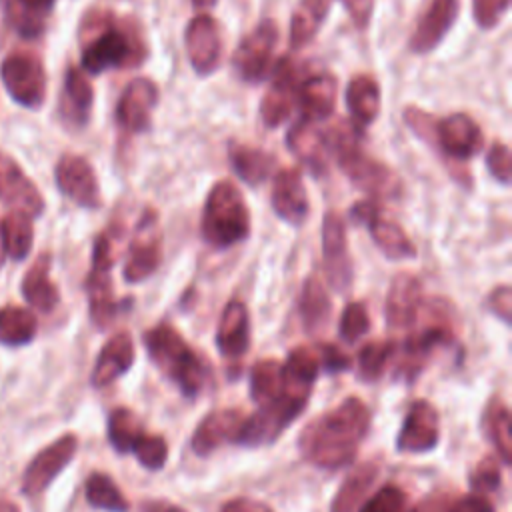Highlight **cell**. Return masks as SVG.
Returning <instances> with one entry per match:
<instances>
[{"label": "cell", "mask_w": 512, "mask_h": 512, "mask_svg": "<svg viewBox=\"0 0 512 512\" xmlns=\"http://www.w3.org/2000/svg\"><path fill=\"white\" fill-rule=\"evenodd\" d=\"M0 198L30 218L42 216L46 204L34 182L10 158L0 154Z\"/></svg>", "instance_id": "ffe728a7"}, {"label": "cell", "mask_w": 512, "mask_h": 512, "mask_svg": "<svg viewBox=\"0 0 512 512\" xmlns=\"http://www.w3.org/2000/svg\"><path fill=\"white\" fill-rule=\"evenodd\" d=\"M370 328V318H368V310L362 302H348L342 310L340 316V336L346 342H356L358 338H362Z\"/></svg>", "instance_id": "f6af8a7d"}, {"label": "cell", "mask_w": 512, "mask_h": 512, "mask_svg": "<svg viewBox=\"0 0 512 512\" xmlns=\"http://www.w3.org/2000/svg\"><path fill=\"white\" fill-rule=\"evenodd\" d=\"M94 104V90L82 68L70 66L64 76L60 114L72 126H84L90 120Z\"/></svg>", "instance_id": "4316f807"}, {"label": "cell", "mask_w": 512, "mask_h": 512, "mask_svg": "<svg viewBox=\"0 0 512 512\" xmlns=\"http://www.w3.org/2000/svg\"><path fill=\"white\" fill-rule=\"evenodd\" d=\"M500 480H502L500 466H498L496 458H492V456H484V458L476 464V468L470 472V486H472V490H476L480 496L498 490V488H500Z\"/></svg>", "instance_id": "7dc6e473"}, {"label": "cell", "mask_w": 512, "mask_h": 512, "mask_svg": "<svg viewBox=\"0 0 512 512\" xmlns=\"http://www.w3.org/2000/svg\"><path fill=\"white\" fill-rule=\"evenodd\" d=\"M0 512H20V508L10 500H0Z\"/></svg>", "instance_id": "6125c7cd"}, {"label": "cell", "mask_w": 512, "mask_h": 512, "mask_svg": "<svg viewBox=\"0 0 512 512\" xmlns=\"http://www.w3.org/2000/svg\"><path fill=\"white\" fill-rule=\"evenodd\" d=\"M486 168L494 180H498L502 186H508L512 180V162H510V148L496 140L490 144L486 152Z\"/></svg>", "instance_id": "f907efd6"}, {"label": "cell", "mask_w": 512, "mask_h": 512, "mask_svg": "<svg viewBox=\"0 0 512 512\" xmlns=\"http://www.w3.org/2000/svg\"><path fill=\"white\" fill-rule=\"evenodd\" d=\"M228 158L236 176L248 186H258L266 182L272 174L274 156H270L262 148L248 144H230Z\"/></svg>", "instance_id": "1f68e13d"}, {"label": "cell", "mask_w": 512, "mask_h": 512, "mask_svg": "<svg viewBox=\"0 0 512 512\" xmlns=\"http://www.w3.org/2000/svg\"><path fill=\"white\" fill-rule=\"evenodd\" d=\"M368 426V406L360 398L350 396L338 408L308 422L298 436V448L312 464L336 470L356 458Z\"/></svg>", "instance_id": "6da1fadb"}, {"label": "cell", "mask_w": 512, "mask_h": 512, "mask_svg": "<svg viewBox=\"0 0 512 512\" xmlns=\"http://www.w3.org/2000/svg\"><path fill=\"white\" fill-rule=\"evenodd\" d=\"M56 0H18L22 14L14 16V26L24 36H36L42 32V14L50 12Z\"/></svg>", "instance_id": "bcb514c9"}, {"label": "cell", "mask_w": 512, "mask_h": 512, "mask_svg": "<svg viewBox=\"0 0 512 512\" xmlns=\"http://www.w3.org/2000/svg\"><path fill=\"white\" fill-rule=\"evenodd\" d=\"M162 260V234L158 226V214L146 208L138 218L134 234L128 244L126 264L122 276L130 284H138L150 278Z\"/></svg>", "instance_id": "ba28073f"}, {"label": "cell", "mask_w": 512, "mask_h": 512, "mask_svg": "<svg viewBox=\"0 0 512 512\" xmlns=\"http://www.w3.org/2000/svg\"><path fill=\"white\" fill-rule=\"evenodd\" d=\"M288 150L308 168L314 176H324L328 172V146L324 132L316 122L300 118L286 132Z\"/></svg>", "instance_id": "7402d4cb"}, {"label": "cell", "mask_w": 512, "mask_h": 512, "mask_svg": "<svg viewBox=\"0 0 512 512\" xmlns=\"http://www.w3.org/2000/svg\"><path fill=\"white\" fill-rule=\"evenodd\" d=\"M0 78L10 98L24 108H40L46 100V72L38 56L14 52L4 58Z\"/></svg>", "instance_id": "52a82bcc"}, {"label": "cell", "mask_w": 512, "mask_h": 512, "mask_svg": "<svg viewBox=\"0 0 512 512\" xmlns=\"http://www.w3.org/2000/svg\"><path fill=\"white\" fill-rule=\"evenodd\" d=\"M242 422L244 414L236 408H222L206 414L190 438L192 452L198 456H208L224 442L234 444Z\"/></svg>", "instance_id": "603a6c76"}, {"label": "cell", "mask_w": 512, "mask_h": 512, "mask_svg": "<svg viewBox=\"0 0 512 512\" xmlns=\"http://www.w3.org/2000/svg\"><path fill=\"white\" fill-rule=\"evenodd\" d=\"M452 506V500L448 494H430L424 500H420L410 512H448Z\"/></svg>", "instance_id": "91938a15"}, {"label": "cell", "mask_w": 512, "mask_h": 512, "mask_svg": "<svg viewBox=\"0 0 512 512\" xmlns=\"http://www.w3.org/2000/svg\"><path fill=\"white\" fill-rule=\"evenodd\" d=\"M270 204L280 220L292 226L304 224L310 212V200L302 174L296 168H282L274 174Z\"/></svg>", "instance_id": "e0dca14e"}, {"label": "cell", "mask_w": 512, "mask_h": 512, "mask_svg": "<svg viewBox=\"0 0 512 512\" xmlns=\"http://www.w3.org/2000/svg\"><path fill=\"white\" fill-rule=\"evenodd\" d=\"M158 104V86L138 76L130 80L116 104V122L128 134H142L150 128L152 112Z\"/></svg>", "instance_id": "2e32d148"}, {"label": "cell", "mask_w": 512, "mask_h": 512, "mask_svg": "<svg viewBox=\"0 0 512 512\" xmlns=\"http://www.w3.org/2000/svg\"><path fill=\"white\" fill-rule=\"evenodd\" d=\"M336 92H338V82L332 74L320 72V74L308 76L296 88V102L302 110V118L318 122L332 116L334 104H336Z\"/></svg>", "instance_id": "d4e9b609"}, {"label": "cell", "mask_w": 512, "mask_h": 512, "mask_svg": "<svg viewBox=\"0 0 512 512\" xmlns=\"http://www.w3.org/2000/svg\"><path fill=\"white\" fill-rule=\"evenodd\" d=\"M422 284L420 280L410 274V272H400L392 278L388 294H386V304H384V314L386 322L390 328H408L416 322L418 312L424 304L422 298Z\"/></svg>", "instance_id": "44dd1931"}, {"label": "cell", "mask_w": 512, "mask_h": 512, "mask_svg": "<svg viewBox=\"0 0 512 512\" xmlns=\"http://www.w3.org/2000/svg\"><path fill=\"white\" fill-rule=\"evenodd\" d=\"M346 106L358 124H372L382 106V94L378 82L368 74L354 76L346 86Z\"/></svg>", "instance_id": "4dcf8cb0"}, {"label": "cell", "mask_w": 512, "mask_h": 512, "mask_svg": "<svg viewBox=\"0 0 512 512\" xmlns=\"http://www.w3.org/2000/svg\"><path fill=\"white\" fill-rule=\"evenodd\" d=\"M250 210L232 180H218L206 194L200 230L212 248H230L248 238Z\"/></svg>", "instance_id": "5b68a950"}, {"label": "cell", "mask_w": 512, "mask_h": 512, "mask_svg": "<svg viewBox=\"0 0 512 512\" xmlns=\"http://www.w3.org/2000/svg\"><path fill=\"white\" fill-rule=\"evenodd\" d=\"M510 0H472V16L474 22L482 30H490L498 26V22L508 12Z\"/></svg>", "instance_id": "816d5d0a"}, {"label": "cell", "mask_w": 512, "mask_h": 512, "mask_svg": "<svg viewBox=\"0 0 512 512\" xmlns=\"http://www.w3.org/2000/svg\"><path fill=\"white\" fill-rule=\"evenodd\" d=\"M82 70L96 76L110 68H134L146 60V40L136 22L94 10L82 22Z\"/></svg>", "instance_id": "7a4b0ae2"}, {"label": "cell", "mask_w": 512, "mask_h": 512, "mask_svg": "<svg viewBox=\"0 0 512 512\" xmlns=\"http://www.w3.org/2000/svg\"><path fill=\"white\" fill-rule=\"evenodd\" d=\"M84 286H86V294H88L90 318H92L94 326L104 330L116 318L118 308H120V304L114 298L110 272L90 270Z\"/></svg>", "instance_id": "836d02e7"}, {"label": "cell", "mask_w": 512, "mask_h": 512, "mask_svg": "<svg viewBox=\"0 0 512 512\" xmlns=\"http://www.w3.org/2000/svg\"><path fill=\"white\" fill-rule=\"evenodd\" d=\"M328 154L334 156L344 176L372 200L398 198L402 180L362 148V134L352 122H338L324 132Z\"/></svg>", "instance_id": "3957f363"}, {"label": "cell", "mask_w": 512, "mask_h": 512, "mask_svg": "<svg viewBox=\"0 0 512 512\" xmlns=\"http://www.w3.org/2000/svg\"><path fill=\"white\" fill-rule=\"evenodd\" d=\"M484 136L476 120L464 112L450 114L434 124L430 146L456 162H464L482 150Z\"/></svg>", "instance_id": "30bf717a"}, {"label": "cell", "mask_w": 512, "mask_h": 512, "mask_svg": "<svg viewBox=\"0 0 512 512\" xmlns=\"http://www.w3.org/2000/svg\"><path fill=\"white\" fill-rule=\"evenodd\" d=\"M440 440V422L436 408L426 400H416L400 428L396 448L400 452H428Z\"/></svg>", "instance_id": "d6986e66"}, {"label": "cell", "mask_w": 512, "mask_h": 512, "mask_svg": "<svg viewBox=\"0 0 512 512\" xmlns=\"http://www.w3.org/2000/svg\"><path fill=\"white\" fill-rule=\"evenodd\" d=\"M216 2H218V0H192L194 8H198V10H206V8H212Z\"/></svg>", "instance_id": "be15d7a7"}, {"label": "cell", "mask_w": 512, "mask_h": 512, "mask_svg": "<svg viewBox=\"0 0 512 512\" xmlns=\"http://www.w3.org/2000/svg\"><path fill=\"white\" fill-rule=\"evenodd\" d=\"M406 494L394 484L382 486L368 502L362 504L360 512H404Z\"/></svg>", "instance_id": "681fc988"}, {"label": "cell", "mask_w": 512, "mask_h": 512, "mask_svg": "<svg viewBox=\"0 0 512 512\" xmlns=\"http://www.w3.org/2000/svg\"><path fill=\"white\" fill-rule=\"evenodd\" d=\"M54 178L58 190L82 208H100L102 196L92 164L78 154H64L56 162Z\"/></svg>", "instance_id": "4fadbf2b"}, {"label": "cell", "mask_w": 512, "mask_h": 512, "mask_svg": "<svg viewBox=\"0 0 512 512\" xmlns=\"http://www.w3.org/2000/svg\"><path fill=\"white\" fill-rule=\"evenodd\" d=\"M488 308L506 324H510L512 318V290L508 284L496 286L488 296Z\"/></svg>", "instance_id": "11a10c76"}, {"label": "cell", "mask_w": 512, "mask_h": 512, "mask_svg": "<svg viewBox=\"0 0 512 512\" xmlns=\"http://www.w3.org/2000/svg\"><path fill=\"white\" fill-rule=\"evenodd\" d=\"M282 364L274 358H262L250 372V396L254 402L268 404L282 394Z\"/></svg>", "instance_id": "f35d334b"}, {"label": "cell", "mask_w": 512, "mask_h": 512, "mask_svg": "<svg viewBox=\"0 0 512 512\" xmlns=\"http://www.w3.org/2000/svg\"><path fill=\"white\" fill-rule=\"evenodd\" d=\"M144 434L138 416L124 406H118L108 416V440L116 452H132L140 436Z\"/></svg>", "instance_id": "ab89813d"}, {"label": "cell", "mask_w": 512, "mask_h": 512, "mask_svg": "<svg viewBox=\"0 0 512 512\" xmlns=\"http://www.w3.org/2000/svg\"><path fill=\"white\" fill-rule=\"evenodd\" d=\"M142 512H186V510L172 502H166V500H148L142 506Z\"/></svg>", "instance_id": "94428289"}, {"label": "cell", "mask_w": 512, "mask_h": 512, "mask_svg": "<svg viewBox=\"0 0 512 512\" xmlns=\"http://www.w3.org/2000/svg\"><path fill=\"white\" fill-rule=\"evenodd\" d=\"M378 464L374 462H364L360 466H356L346 480L340 484L338 492L334 494L330 512H356V508L360 506L362 498L366 496V492L372 488L374 480L378 478Z\"/></svg>", "instance_id": "e575fe53"}, {"label": "cell", "mask_w": 512, "mask_h": 512, "mask_svg": "<svg viewBox=\"0 0 512 512\" xmlns=\"http://www.w3.org/2000/svg\"><path fill=\"white\" fill-rule=\"evenodd\" d=\"M184 48L190 66L198 76L212 74L222 56L220 26L210 14H196L184 30Z\"/></svg>", "instance_id": "7c38bea8"}, {"label": "cell", "mask_w": 512, "mask_h": 512, "mask_svg": "<svg viewBox=\"0 0 512 512\" xmlns=\"http://www.w3.org/2000/svg\"><path fill=\"white\" fill-rule=\"evenodd\" d=\"M272 82L260 100V118L264 126L278 128L284 124L296 102L298 88V70L292 58L282 56L272 66Z\"/></svg>", "instance_id": "5bb4252c"}, {"label": "cell", "mask_w": 512, "mask_h": 512, "mask_svg": "<svg viewBox=\"0 0 512 512\" xmlns=\"http://www.w3.org/2000/svg\"><path fill=\"white\" fill-rule=\"evenodd\" d=\"M332 0H298L290 18V48L308 46L330 12Z\"/></svg>", "instance_id": "d6a6232c"}, {"label": "cell", "mask_w": 512, "mask_h": 512, "mask_svg": "<svg viewBox=\"0 0 512 512\" xmlns=\"http://www.w3.org/2000/svg\"><path fill=\"white\" fill-rule=\"evenodd\" d=\"M322 262L330 286L344 292L352 282V258L348 254L346 224L334 210H328L322 220Z\"/></svg>", "instance_id": "8fae6325"}, {"label": "cell", "mask_w": 512, "mask_h": 512, "mask_svg": "<svg viewBox=\"0 0 512 512\" xmlns=\"http://www.w3.org/2000/svg\"><path fill=\"white\" fill-rule=\"evenodd\" d=\"M220 512H274V510L260 500H254L248 496H238V498L224 502Z\"/></svg>", "instance_id": "680465c9"}, {"label": "cell", "mask_w": 512, "mask_h": 512, "mask_svg": "<svg viewBox=\"0 0 512 512\" xmlns=\"http://www.w3.org/2000/svg\"><path fill=\"white\" fill-rule=\"evenodd\" d=\"M316 356H318V364L320 368H324L326 372H344L352 366L350 356H346L336 344H328L322 342L316 346Z\"/></svg>", "instance_id": "f5cc1de1"}, {"label": "cell", "mask_w": 512, "mask_h": 512, "mask_svg": "<svg viewBox=\"0 0 512 512\" xmlns=\"http://www.w3.org/2000/svg\"><path fill=\"white\" fill-rule=\"evenodd\" d=\"M0 228H2L6 254L14 260H24L30 254V248H32V242H34L32 218L24 212L12 210L0 222Z\"/></svg>", "instance_id": "74e56055"}, {"label": "cell", "mask_w": 512, "mask_h": 512, "mask_svg": "<svg viewBox=\"0 0 512 512\" xmlns=\"http://www.w3.org/2000/svg\"><path fill=\"white\" fill-rule=\"evenodd\" d=\"M136 460L148 470H160L168 460V444L162 436L142 434L136 446L132 448Z\"/></svg>", "instance_id": "ee69618b"}, {"label": "cell", "mask_w": 512, "mask_h": 512, "mask_svg": "<svg viewBox=\"0 0 512 512\" xmlns=\"http://www.w3.org/2000/svg\"><path fill=\"white\" fill-rule=\"evenodd\" d=\"M86 500L90 506L106 512H126L128 502L120 488L112 482L110 476L102 472H92L86 478Z\"/></svg>", "instance_id": "60d3db41"}, {"label": "cell", "mask_w": 512, "mask_h": 512, "mask_svg": "<svg viewBox=\"0 0 512 512\" xmlns=\"http://www.w3.org/2000/svg\"><path fill=\"white\" fill-rule=\"evenodd\" d=\"M342 6L346 8L350 20L354 22L356 28H366L372 16V8H374V0H340Z\"/></svg>", "instance_id": "9f6ffc18"}, {"label": "cell", "mask_w": 512, "mask_h": 512, "mask_svg": "<svg viewBox=\"0 0 512 512\" xmlns=\"http://www.w3.org/2000/svg\"><path fill=\"white\" fill-rule=\"evenodd\" d=\"M50 262L52 256L48 252L40 254L34 260V264L26 270L20 284L24 300L44 314L52 312L60 302V292L56 284L50 280Z\"/></svg>", "instance_id": "83f0119b"}, {"label": "cell", "mask_w": 512, "mask_h": 512, "mask_svg": "<svg viewBox=\"0 0 512 512\" xmlns=\"http://www.w3.org/2000/svg\"><path fill=\"white\" fill-rule=\"evenodd\" d=\"M458 10L460 0H430L408 40L410 50L418 56L432 52L454 26Z\"/></svg>", "instance_id": "ac0fdd59"}, {"label": "cell", "mask_w": 512, "mask_h": 512, "mask_svg": "<svg viewBox=\"0 0 512 512\" xmlns=\"http://www.w3.org/2000/svg\"><path fill=\"white\" fill-rule=\"evenodd\" d=\"M216 346L228 360H238L246 354L250 346V316L244 302L230 300L224 306L216 328Z\"/></svg>", "instance_id": "cb8c5ba5"}, {"label": "cell", "mask_w": 512, "mask_h": 512, "mask_svg": "<svg viewBox=\"0 0 512 512\" xmlns=\"http://www.w3.org/2000/svg\"><path fill=\"white\" fill-rule=\"evenodd\" d=\"M6 246H4V238H2V228H0V268H2V264H4V260H6Z\"/></svg>", "instance_id": "e7e4bbea"}, {"label": "cell", "mask_w": 512, "mask_h": 512, "mask_svg": "<svg viewBox=\"0 0 512 512\" xmlns=\"http://www.w3.org/2000/svg\"><path fill=\"white\" fill-rule=\"evenodd\" d=\"M118 230H102L92 248V270L100 272H110L116 262V240H118Z\"/></svg>", "instance_id": "c3c4849f"}, {"label": "cell", "mask_w": 512, "mask_h": 512, "mask_svg": "<svg viewBox=\"0 0 512 512\" xmlns=\"http://www.w3.org/2000/svg\"><path fill=\"white\" fill-rule=\"evenodd\" d=\"M484 428L504 464L512 460V438H510V412L506 404L494 400L484 414Z\"/></svg>", "instance_id": "b9f144b4"}, {"label": "cell", "mask_w": 512, "mask_h": 512, "mask_svg": "<svg viewBox=\"0 0 512 512\" xmlns=\"http://www.w3.org/2000/svg\"><path fill=\"white\" fill-rule=\"evenodd\" d=\"M396 342L394 340H372L360 348L358 354V372L364 380H378L392 356L396 354Z\"/></svg>", "instance_id": "7bdbcfd3"}, {"label": "cell", "mask_w": 512, "mask_h": 512, "mask_svg": "<svg viewBox=\"0 0 512 512\" xmlns=\"http://www.w3.org/2000/svg\"><path fill=\"white\" fill-rule=\"evenodd\" d=\"M332 314V302L326 294L322 282L316 276H308L300 294V316L302 324L310 334L326 328Z\"/></svg>", "instance_id": "d590c367"}, {"label": "cell", "mask_w": 512, "mask_h": 512, "mask_svg": "<svg viewBox=\"0 0 512 512\" xmlns=\"http://www.w3.org/2000/svg\"><path fill=\"white\" fill-rule=\"evenodd\" d=\"M318 372H320V364H318L316 352L306 348V346L294 348L288 354L286 362L282 364L284 390L294 394V396H300V398L308 400V396L312 392V386L318 378Z\"/></svg>", "instance_id": "f1b7e54d"}, {"label": "cell", "mask_w": 512, "mask_h": 512, "mask_svg": "<svg viewBox=\"0 0 512 512\" xmlns=\"http://www.w3.org/2000/svg\"><path fill=\"white\" fill-rule=\"evenodd\" d=\"M132 364H134L132 336L128 332H118L102 346L92 370V384L96 388L108 386L116 378L126 374Z\"/></svg>", "instance_id": "484cf974"}, {"label": "cell", "mask_w": 512, "mask_h": 512, "mask_svg": "<svg viewBox=\"0 0 512 512\" xmlns=\"http://www.w3.org/2000/svg\"><path fill=\"white\" fill-rule=\"evenodd\" d=\"M278 40V26L274 20H260L236 46L232 66L244 82H260L272 70V52Z\"/></svg>", "instance_id": "9c48e42d"}, {"label": "cell", "mask_w": 512, "mask_h": 512, "mask_svg": "<svg viewBox=\"0 0 512 512\" xmlns=\"http://www.w3.org/2000/svg\"><path fill=\"white\" fill-rule=\"evenodd\" d=\"M374 240V244L380 248V252L390 260H410L416 258V246L410 240V236L402 230L400 224H396L390 218H384L382 212H376L366 224H364Z\"/></svg>", "instance_id": "f546056e"}, {"label": "cell", "mask_w": 512, "mask_h": 512, "mask_svg": "<svg viewBox=\"0 0 512 512\" xmlns=\"http://www.w3.org/2000/svg\"><path fill=\"white\" fill-rule=\"evenodd\" d=\"M142 342L150 360L162 370L184 396L194 398L206 384V366L202 358L170 324H156L144 332Z\"/></svg>", "instance_id": "277c9868"}, {"label": "cell", "mask_w": 512, "mask_h": 512, "mask_svg": "<svg viewBox=\"0 0 512 512\" xmlns=\"http://www.w3.org/2000/svg\"><path fill=\"white\" fill-rule=\"evenodd\" d=\"M38 330L36 316L22 306H2L0 308V342L8 346L28 344Z\"/></svg>", "instance_id": "8d00e7d4"}, {"label": "cell", "mask_w": 512, "mask_h": 512, "mask_svg": "<svg viewBox=\"0 0 512 512\" xmlns=\"http://www.w3.org/2000/svg\"><path fill=\"white\" fill-rule=\"evenodd\" d=\"M448 512H494V506L486 496L472 494V496H464V498L452 502Z\"/></svg>", "instance_id": "6f0895ef"}, {"label": "cell", "mask_w": 512, "mask_h": 512, "mask_svg": "<svg viewBox=\"0 0 512 512\" xmlns=\"http://www.w3.org/2000/svg\"><path fill=\"white\" fill-rule=\"evenodd\" d=\"M404 122L406 126L422 140H426L428 144L432 142V136H434V124H436V118H432L428 112L416 108V106H408L404 110Z\"/></svg>", "instance_id": "db71d44e"}, {"label": "cell", "mask_w": 512, "mask_h": 512, "mask_svg": "<svg viewBox=\"0 0 512 512\" xmlns=\"http://www.w3.org/2000/svg\"><path fill=\"white\" fill-rule=\"evenodd\" d=\"M306 404V398L294 396L282 388V394L276 400L262 404L256 414L244 418L234 444L258 448L274 442L298 418Z\"/></svg>", "instance_id": "8992f818"}, {"label": "cell", "mask_w": 512, "mask_h": 512, "mask_svg": "<svg viewBox=\"0 0 512 512\" xmlns=\"http://www.w3.org/2000/svg\"><path fill=\"white\" fill-rule=\"evenodd\" d=\"M78 450V438L74 434H64L44 450H40L28 464L22 476V492L26 496H38L44 492L52 480L68 466Z\"/></svg>", "instance_id": "9a60e30c"}]
</instances>
